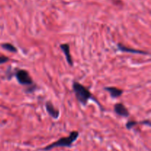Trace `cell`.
<instances>
[{"label": "cell", "instance_id": "4", "mask_svg": "<svg viewBox=\"0 0 151 151\" xmlns=\"http://www.w3.org/2000/svg\"><path fill=\"white\" fill-rule=\"evenodd\" d=\"M117 49L119 51L122 52H127V53H132V54H137V55H149V52L143 50H136V49L129 48V47H126V46L123 45L121 43L117 44Z\"/></svg>", "mask_w": 151, "mask_h": 151}, {"label": "cell", "instance_id": "3", "mask_svg": "<svg viewBox=\"0 0 151 151\" xmlns=\"http://www.w3.org/2000/svg\"><path fill=\"white\" fill-rule=\"evenodd\" d=\"M80 134L78 131H73L69 134L68 137H61L60 139H58L57 141L51 143L49 145L41 148L40 150L42 151H50L54 148L57 147H71L73 143L76 141L79 137Z\"/></svg>", "mask_w": 151, "mask_h": 151}, {"label": "cell", "instance_id": "7", "mask_svg": "<svg viewBox=\"0 0 151 151\" xmlns=\"http://www.w3.org/2000/svg\"><path fill=\"white\" fill-rule=\"evenodd\" d=\"M60 50H62V52L64 54L65 57H66V61H67L68 64L70 66H73L74 62L73 59H72V55H71V51H70V46L68 44H61L60 45Z\"/></svg>", "mask_w": 151, "mask_h": 151}, {"label": "cell", "instance_id": "1", "mask_svg": "<svg viewBox=\"0 0 151 151\" xmlns=\"http://www.w3.org/2000/svg\"><path fill=\"white\" fill-rule=\"evenodd\" d=\"M72 90H73V92L75 94L77 100L79 102L80 104L85 106L88 103V100H92L98 105V106L100 108L101 111H104V109L102 106L101 103L99 102V100H97L94 97V95L91 94V91L88 90V88L84 86L81 83H80L79 82H78V81H73V83H72Z\"/></svg>", "mask_w": 151, "mask_h": 151}, {"label": "cell", "instance_id": "5", "mask_svg": "<svg viewBox=\"0 0 151 151\" xmlns=\"http://www.w3.org/2000/svg\"><path fill=\"white\" fill-rule=\"evenodd\" d=\"M114 111L116 115L122 117H128L130 116V113L128 109L125 107L123 103H118L114 106Z\"/></svg>", "mask_w": 151, "mask_h": 151}, {"label": "cell", "instance_id": "10", "mask_svg": "<svg viewBox=\"0 0 151 151\" xmlns=\"http://www.w3.org/2000/svg\"><path fill=\"white\" fill-rule=\"evenodd\" d=\"M1 47L3 50H6L7 52H10L12 53H17L18 50L14 45H13L10 43H3L1 44Z\"/></svg>", "mask_w": 151, "mask_h": 151}, {"label": "cell", "instance_id": "6", "mask_svg": "<svg viewBox=\"0 0 151 151\" xmlns=\"http://www.w3.org/2000/svg\"><path fill=\"white\" fill-rule=\"evenodd\" d=\"M45 109L48 114L55 119H58L60 116V111L56 109L51 101H47L45 103Z\"/></svg>", "mask_w": 151, "mask_h": 151}, {"label": "cell", "instance_id": "9", "mask_svg": "<svg viewBox=\"0 0 151 151\" xmlns=\"http://www.w3.org/2000/svg\"><path fill=\"white\" fill-rule=\"evenodd\" d=\"M141 124H142V125H147L148 126H150V121L149 120H144L142 121V122H137V121H133V120H130V121H128L126 123V128L128 130H131L134 127L137 126V125H141Z\"/></svg>", "mask_w": 151, "mask_h": 151}, {"label": "cell", "instance_id": "11", "mask_svg": "<svg viewBox=\"0 0 151 151\" xmlns=\"http://www.w3.org/2000/svg\"><path fill=\"white\" fill-rule=\"evenodd\" d=\"M10 60V58L5 55H0V65L4 64V63H7Z\"/></svg>", "mask_w": 151, "mask_h": 151}, {"label": "cell", "instance_id": "2", "mask_svg": "<svg viewBox=\"0 0 151 151\" xmlns=\"http://www.w3.org/2000/svg\"><path fill=\"white\" fill-rule=\"evenodd\" d=\"M13 76L16 77L18 83L20 85L28 87L26 90L27 93H32L36 89L37 86L35 84L29 72L25 69H13V72H12V77Z\"/></svg>", "mask_w": 151, "mask_h": 151}, {"label": "cell", "instance_id": "8", "mask_svg": "<svg viewBox=\"0 0 151 151\" xmlns=\"http://www.w3.org/2000/svg\"><path fill=\"white\" fill-rule=\"evenodd\" d=\"M104 90L108 91L110 94L111 97L113 99L119 98L123 94V90L114 86H106L104 87Z\"/></svg>", "mask_w": 151, "mask_h": 151}]
</instances>
